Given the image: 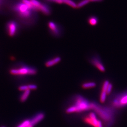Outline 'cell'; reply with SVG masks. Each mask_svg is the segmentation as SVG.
Listing matches in <instances>:
<instances>
[{
    "mask_svg": "<svg viewBox=\"0 0 127 127\" xmlns=\"http://www.w3.org/2000/svg\"><path fill=\"white\" fill-rule=\"evenodd\" d=\"M83 121L85 123L94 127H103L102 123L97 119L95 113L91 112L83 118Z\"/></svg>",
    "mask_w": 127,
    "mask_h": 127,
    "instance_id": "6",
    "label": "cell"
},
{
    "mask_svg": "<svg viewBox=\"0 0 127 127\" xmlns=\"http://www.w3.org/2000/svg\"><path fill=\"white\" fill-rule=\"evenodd\" d=\"M90 62L93 65L96 67L100 72H105L106 69L105 66L98 57L97 56L92 57L90 59Z\"/></svg>",
    "mask_w": 127,
    "mask_h": 127,
    "instance_id": "7",
    "label": "cell"
},
{
    "mask_svg": "<svg viewBox=\"0 0 127 127\" xmlns=\"http://www.w3.org/2000/svg\"><path fill=\"white\" fill-rule=\"evenodd\" d=\"M10 74L15 75H33L36 74L37 70L35 68L29 67H22L10 69Z\"/></svg>",
    "mask_w": 127,
    "mask_h": 127,
    "instance_id": "5",
    "label": "cell"
},
{
    "mask_svg": "<svg viewBox=\"0 0 127 127\" xmlns=\"http://www.w3.org/2000/svg\"><path fill=\"white\" fill-rule=\"evenodd\" d=\"M110 83V82H109L108 80H105L102 83L101 91L106 92V93H107V88H108V86Z\"/></svg>",
    "mask_w": 127,
    "mask_h": 127,
    "instance_id": "17",
    "label": "cell"
},
{
    "mask_svg": "<svg viewBox=\"0 0 127 127\" xmlns=\"http://www.w3.org/2000/svg\"><path fill=\"white\" fill-rule=\"evenodd\" d=\"M61 61V58L60 57H56L47 61L45 63V66L48 67H51L59 63Z\"/></svg>",
    "mask_w": 127,
    "mask_h": 127,
    "instance_id": "11",
    "label": "cell"
},
{
    "mask_svg": "<svg viewBox=\"0 0 127 127\" xmlns=\"http://www.w3.org/2000/svg\"><path fill=\"white\" fill-rule=\"evenodd\" d=\"M50 31L53 34L55 35H59L60 34V29L59 26L53 21H49L48 24Z\"/></svg>",
    "mask_w": 127,
    "mask_h": 127,
    "instance_id": "9",
    "label": "cell"
},
{
    "mask_svg": "<svg viewBox=\"0 0 127 127\" xmlns=\"http://www.w3.org/2000/svg\"><path fill=\"white\" fill-rule=\"evenodd\" d=\"M28 86L29 87V90L30 91L35 90L37 89V86H36V85L29 84L28 85Z\"/></svg>",
    "mask_w": 127,
    "mask_h": 127,
    "instance_id": "22",
    "label": "cell"
},
{
    "mask_svg": "<svg viewBox=\"0 0 127 127\" xmlns=\"http://www.w3.org/2000/svg\"><path fill=\"white\" fill-rule=\"evenodd\" d=\"M19 91H25L29 90V87L28 85H22L19 87Z\"/></svg>",
    "mask_w": 127,
    "mask_h": 127,
    "instance_id": "20",
    "label": "cell"
},
{
    "mask_svg": "<svg viewBox=\"0 0 127 127\" xmlns=\"http://www.w3.org/2000/svg\"><path fill=\"white\" fill-rule=\"evenodd\" d=\"M49 1L53 2L54 3H57L58 4H62L63 3V0H46Z\"/></svg>",
    "mask_w": 127,
    "mask_h": 127,
    "instance_id": "23",
    "label": "cell"
},
{
    "mask_svg": "<svg viewBox=\"0 0 127 127\" xmlns=\"http://www.w3.org/2000/svg\"><path fill=\"white\" fill-rule=\"evenodd\" d=\"M107 94L106 92L101 91L100 96V101L101 103H104L106 101Z\"/></svg>",
    "mask_w": 127,
    "mask_h": 127,
    "instance_id": "16",
    "label": "cell"
},
{
    "mask_svg": "<svg viewBox=\"0 0 127 127\" xmlns=\"http://www.w3.org/2000/svg\"><path fill=\"white\" fill-rule=\"evenodd\" d=\"M112 88H113V86H112V84L110 83L108 86V88H107V95L110 94L111 93V91H112Z\"/></svg>",
    "mask_w": 127,
    "mask_h": 127,
    "instance_id": "21",
    "label": "cell"
},
{
    "mask_svg": "<svg viewBox=\"0 0 127 127\" xmlns=\"http://www.w3.org/2000/svg\"><path fill=\"white\" fill-rule=\"evenodd\" d=\"M30 0L32 5L35 8L36 11H38V8L41 5L42 3L38 0Z\"/></svg>",
    "mask_w": 127,
    "mask_h": 127,
    "instance_id": "15",
    "label": "cell"
},
{
    "mask_svg": "<svg viewBox=\"0 0 127 127\" xmlns=\"http://www.w3.org/2000/svg\"><path fill=\"white\" fill-rule=\"evenodd\" d=\"M18 27V24L16 21H9L6 25L7 30L9 35L11 37L15 35L17 31Z\"/></svg>",
    "mask_w": 127,
    "mask_h": 127,
    "instance_id": "8",
    "label": "cell"
},
{
    "mask_svg": "<svg viewBox=\"0 0 127 127\" xmlns=\"http://www.w3.org/2000/svg\"><path fill=\"white\" fill-rule=\"evenodd\" d=\"M63 2L74 8H77V4H76L72 0H63Z\"/></svg>",
    "mask_w": 127,
    "mask_h": 127,
    "instance_id": "14",
    "label": "cell"
},
{
    "mask_svg": "<svg viewBox=\"0 0 127 127\" xmlns=\"http://www.w3.org/2000/svg\"><path fill=\"white\" fill-rule=\"evenodd\" d=\"M31 91L29 90L23 92L20 98V100L22 102H24L27 100L29 96L30 95Z\"/></svg>",
    "mask_w": 127,
    "mask_h": 127,
    "instance_id": "13",
    "label": "cell"
},
{
    "mask_svg": "<svg viewBox=\"0 0 127 127\" xmlns=\"http://www.w3.org/2000/svg\"><path fill=\"white\" fill-rule=\"evenodd\" d=\"M4 127V126H2V127Z\"/></svg>",
    "mask_w": 127,
    "mask_h": 127,
    "instance_id": "25",
    "label": "cell"
},
{
    "mask_svg": "<svg viewBox=\"0 0 127 127\" xmlns=\"http://www.w3.org/2000/svg\"><path fill=\"white\" fill-rule=\"evenodd\" d=\"M91 102L80 95L76 96L72 105L66 109L67 113H77L91 110Z\"/></svg>",
    "mask_w": 127,
    "mask_h": 127,
    "instance_id": "2",
    "label": "cell"
},
{
    "mask_svg": "<svg viewBox=\"0 0 127 127\" xmlns=\"http://www.w3.org/2000/svg\"><path fill=\"white\" fill-rule=\"evenodd\" d=\"M13 8L18 17L23 20H29L32 18L33 15L34 11L21 1L15 4Z\"/></svg>",
    "mask_w": 127,
    "mask_h": 127,
    "instance_id": "3",
    "label": "cell"
},
{
    "mask_svg": "<svg viewBox=\"0 0 127 127\" xmlns=\"http://www.w3.org/2000/svg\"><path fill=\"white\" fill-rule=\"evenodd\" d=\"M91 110L94 111L106 124L111 126L114 120L115 111L110 106H104L96 102H91Z\"/></svg>",
    "mask_w": 127,
    "mask_h": 127,
    "instance_id": "1",
    "label": "cell"
},
{
    "mask_svg": "<svg viewBox=\"0 0 127 127\" xmlns=\"http://www.w3.org/2000/svg\"><path fill=\"white\" fill-rule=\"evenodd\" d=\"M110 103V107L114 109L127 107V91L118 93L112 97Z\"/></svg>",
    "mask_w": 127,
    "mask_h": 127,
    "instance_id": "4",
    "label": "cell"
},
{
    "mask_svg": "<svg viewBox=\"0 0 127 127\" xmlns=\"http://www.w3.org/2000/svg\"><path fill=\"white\" fill-rule=\"evenodd\" d=\"M38 11H41L42 13L46 15H49L51 13V10L48 5L46 4L42 3L41 5L38 8Z\"/></svg>",
    "mask_w": 127,
    "mask_h": 127,
    "instance_id": "10",
    "label": "cell"
},
{
    "mask_svg": "<svg viewBox=\"0 0 127 127\" xmlns=\"http://www.w3.org/2000/svg\"><path fill=\"white\" fill-rule=\"evenodd\" d=\"M97 21L98 20L97 18L94 17L90 18L89 19V23L93 26L96 25V24H97Z\"/></svg>",
    "mask_w": 127,
    "mask_h": 127,
    "instance_id": "19",
    "label": "cell"
},
{
    "mask_svg": "<svg viewBox=\"0 0 127 127\" xmlns=\"http://www.w3.org/2000/svg\"><path fill=\"white\" fill-rule=\"evenodd\" d=\"M102 0H90V2H101Z\"/></svg>",
    "mask_w": 127,
    "mask_h": 127,
    "instance_id": "24",
    "label": "cell"
},
{
    "mask_svg": "<svg viewBox=\"0 0 127 127\" xmlns=\"http://www.w3.org/2000/svg\"><path fill=\"white\" fill-rule=\"evenodd\" d=\"M96 83L94 82H87L83 83L81 86L82 88L84 89H88L94 88L96 87Z\"/></svg>",
    "mask_w": 127,
    "mask_h": 127,
    "instance_id": "12",
    "label": "cell"
},
{
    "mask_svg": "<svg viewBox=\"0 0 127 127\" xmlns=\"http://www.w3.org/2000/svg\"><path fill=\"white\" fill-rule=\"evenodd\" d=\"M90 2V0H82V1L80 2L78 4H77V8H81L89 3Z\"/></svg>",
    "mask_w": 127,
    "mask_h": 127,
    "instance_id": "18",
    "label": "cell"
}]
</instances>
